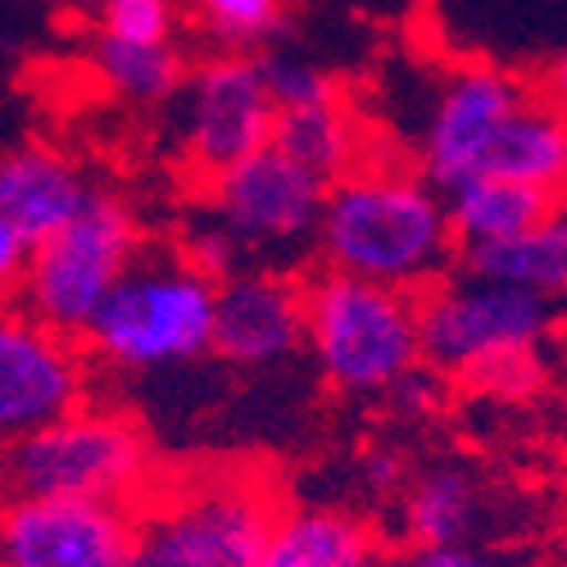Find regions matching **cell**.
Here are the masks:
<instances>
[{
  "label": "cell",
  "instance_id": "obj_1",
  "mask_svg": "<svg viewBox=\"0 0 567 567\" xmlns=\"http://www.w3.org/2000/svg\"><path fill=\"white\" fill-rule=\"evenodd\" d=\"M318 268L422 296L458 268L445 196L413 159H368L327 186L313 231Z\"/></svg>",
  "mask_w": 567,
  "mask_h": 567
},
{
  "label": "cell",
  "instance_id": "obj_2",
  "mask_svg": "<svg viewBox=\"0 0 567 567\" xmlns=\"http://www.w3.org/2000/svg\"><path fill=\"white\" fill-rule=\"evenodd\" d=\"M218 281L177 241H146L82 332V354L114 372H159L214 346Z\"/></svg>",
  "mask_w": 567,
  "mask_h": 567
},
{
  "label": "cell",
  "instance_id": "obj_3",
  "mask_svg": "<svg viewBox=\"0 0 567 567\" xmlns=\"http://www.w3.org/2000/svg\"><path fill=\"white\" fill-rule=\"evenodd\" d=\"M159 486L146 427L105 404H82L51 427L0 445V504L10 499H101L141 508Z\"/></svg>",
  "mask_w": 567,
  "mask_h": 567
},
{
  "label": "cell",
  "instance_id": "obj_4",
  "mask_svg": "<svg viewBox=\"0 0 567 567\" xmlns=\"http://www.w3.org/2000/svg\"><path fill=\"white\" fill-rule=\"evenodd\" d=\"M277 513L268 472H186L136 508L132 567H259Z\"/></svg>",
  "mask_w": 567,
  "mask_h": 567
},
{
  "label": "cell",
  "instance_id": "obj_5",
  "mask_svg": "<svg viewBox=\"0 0 567 567\" xmlns=\"http://www.w3.org/2000/svg\"><path fill=\"white\" fill-rule=\"evenodd\" d=\"M305 281V350L341 395H382L422 363L417 296L313 268Z\"/></svg>",
  "mask_w": 567,
  "mask_h": 567
},
{
  "label": "cell",
  "instance_id": "obj_6",
  "mask_svg": "<svg viewBox=\"0 0 567 567\" xmlns=\"http://www.w3.org/2000/svg\"><path fill=\"white\" fill-rule=\"evenodd\" d=\"M146 241L151 236L136 205L123 192L96 186L73 223H64L51 241L32 246L19 281V309H28L51 332L82 341L86 322L96 318L114 281L132 268Z\"/></svg>",
  "mask_w": 567,
  "mask_h": 567
},
{
  "label": "cell",
  "instance_id": "obj_7",
  "mask_svg": "<svg viewBox=\"0 0 567 567\" xmlns=\"http://www.w3.org/2000/svg\"><path fill=\"white\" fill-rule=\"evenodd\" d=\"M563 322V305H549L523 287L472 277L463 268L445 272L417 296V346L422 363L458 382L472 368L499 354L540 350Z\"/></svg>",
  "mask_w": 567,
  "mask_h": 567
},
{
  "label": "cell",
  "instance_id": "obj_8",
  "mask_svg": "<svg viewBox=\"0 0 567 567\" xmlns=\"http://www.w3.org/2000/svg\"><path fill=\"white\" fill-rule=\"evenodd\" d=\"M327 200V182L291 164L281 151L264 146L259 155L231 164L214 177H200V209L236 241L259 255H291L313 241Z\"/></svg>",
  "mask_w": 567,
  "mask_h": 567
},
{
  "label": "cell",
  "instance_id": "obj_9",
  "mask_svg": "<svg viewBox=\"0 0 567 567\" xmlns=\"http://www.w3.org/2000/svg\"><path fill=\"white\" fill-rule=\"evenodd\" d=\"M177 101V146L182 159L196 168V182L272 146L277 105L268 96L255 55L209 51L205 60L192 64Z\"/></svg>",
  "mask_w": 567,
  "mask_h": 567
},
{
  "label": "cell",
  "instance_id": "obj_10",
  "mask_svg": "<svg viewBox=\"0 0 567 567\" xmlns=\"http://www.w3.org/2000/svg\"><path fill=\"white\" fill-rule=\"evenodd\" d=\"M532 96H536L532 78L513 73V69H499L486 60L450 69L432 110H427V127H422L413 168L427 177L441 196H450L454 186H463L472 177H482L495 136Z\"/></svg>",
  "mask_w": 567,
  "mask_h": 567
},
{
  "label": "cell",
  "instance_id": "obj_11",
  "mask_svg": "<svg viewBox=\"0 0 567 567\" xmlns=\"http://www.w3.org/2000/svg\"><path fill=\"white\" fill-rule=\"evenodd\" d=\"M91 395L78 341L51 332L19 305H0V445L51 427Z\"/></svg>",
  "mask_w": 567,
  "mask_h": 567
},
{
  "label": "cell",
  "instance_id": "obj_12",
  "mask_svg": "<svg viewBox=\"0 0 567 567\" xmlns=\"http://www.w3.org/2000/svg\"><path fill=\"white\" fill-rule=\"evenodd\" d=\"M136 508L101 499L0 504V567H132Z\"/></svg>",
  "mask_w": 567,
  "mask_h": 567
},
{
  "label": "cell",
  "instance_id": "obj_13",
  "mask_svg": "<svg viewBox=\"0 0 567 567\" xmlns=\"http://www.w3.org/2000/svg\"><path fill=\"white\" fill-rule=\"evenodd\" d=\"M231 368H272L305 350V281L287 268H246L218 281L214 346Z\"/></svg>",
  "mask_w": 567,
  "mask_h": 567
},
{
  "label": "cell",
  "instance_id": "obj_14",
  "mask_svg": "<svg viewBox=\"0 0 567 567\" xmlns=\"http://www.w3.org/2000/svg\"><path fill=\"white\" fill-rule=\"evenodd\" d=\"M96 192V182L82 173V164L45 141L0 151V214L14 223L28 246H41L82 214V205Z\"/></svg>",
  "mask_w": 567,
  "mask_h": 567
},
{
  "label": "cell",
  "instance_id": "obj_15",
  "mask_svg": "<svg viewBox=\"0 0 567 567\" xmlns=\"http://www.w3.org/2000/svg\"><path fill=\"white\" fill-rule=\"evenodd\" d=\"M259 567H391V558L346 508H281Z\"/></svg>",
  "mask_w": 567,
  "mask_h": 567
},
{
  "label": "cell",
  "instance_id": "obj_16",
  "mask_svg": "<svg viewBox=\"0 0 567 567\" xmlns=\"http://www.w3.org/2000/svg\"><path fill=\"white\" fill-rule=\"evenodd\" d=\"M554 205H558L554 196L536 192V186H523V182H508V177H472L445 196L458 255L513 241V236L532 231Z\"/></svg>",
  "mask_w": 567,
  "mask_h": 567
},
{
  "label": "cell",
  "instance_id": "obj_17",
  "mask_svg": "<svg viewBox=\"0 0 567 567\" xmlns=\"http://www.w3.org/2000/svg\"><path fill=\"white\" fill-rule=\"evenodd\" d=\"M458 268L504 287H523L549 305H567V200H558L532 231L491 250L458 255Z\"/></svg>",
  "mask_w": 567,
  "mask_h": 567
},
{
  "label": "cell",
  "instance_id": "obj_18",
  "mask_svg": "<svg viewBox=\"0 0 567 567\" xmlns=\"http://www.w3.org/2000/svg\"><path fill=\"white\" fill-rule=\"evenodd\" d=\"M482 177H508L567 200V114L532 96L495 136Z\"/></svg>",
  "mask_w": 567,
  "mask_h": 567
},
{
  "label": "cell",
  "instance_id": "obj_19",
  "mask_svg": "<svg viewBox=\"0 0 567 567\" xmlns=\"http://www.w3.org/2000/svg\"><path fill=\"white\" fill-rule=\"evenodd\" d=\"M272 151H281L291 164H300L327 186L368 159L363 123L346 105V96L327 105H309V110H281L272 123Z\"/></svg>",
  "mask_w": 567,
  "mask_h": 567
},
{
  "label": "cell",
  "instance_id": "obj_20",
  "mask_svg": "<svg viewBox=\"0 0 567 567\" xmlns=\"http://www.w3.org/2000/svg\"><path fill=\"white\" fill-rule=\"evenodd\" d=\"M91 73L127 105H168L186 86L192 55L182 41H118L91 32Z\"/></svg>",
  "mask_w": 567,
  "mask_h": 567
},
{
  "label": "cell",
  "instance_id": "obj_21",
  "mask_svg": "<svg viewBox=\"0 0 567 567\" xmlns=\"http://www.w3.org/2000/svg\"><path fill=\"white\" fill-rule=\"evenodd\" d=\"M477 513V482L463 467H432L404 486V532L413 545H463Z\"/></svg>",
  "mask_w": 567,
  "mask_h": 567
},
{
  "label": "cell",
  "instance_id": "obj_22",
  "mask_svg": "<svg viewBox=\"0 0 567 567\" xmlns=\"http://www.w3.org/2000/svg\"><path fill=\"white\" fill-rule=\"evenodd\" d=\"M192 23L218 55H264L291 32V0H192Z\"/></svg>",
  "mask_w": 567,
  "mask_h": 567
},
{
  "label": "cell",
  "instance_id": "obj_23",
  "mask_svg": "<svg viewBox=\"0 0 567 567\" xmlns=\"http://www.w3.org/2000/svg\"><path fill=\"white\" fill-rule=\"evenodd\" d=\"M259 73L268 96L281 110H309V105H327V101H341V82L327 73L322 64L291 55V51H264L259 55Z\"/></svg>",
  "mask_w": 567,
  "mask_h": 567
},
{
  "label": "cell",
  "instance_id": "obj_24",
  "mask_svg": "<svg viewBox=\"0 0 567 567\" xmlns=\"http://www.w3.org/2000/svg\"><path fill=\"white\" fill-rule=\"evenodd\" d=\"M91 23L101 37L118 41H177L182 6L177 0H91Z\"/></svg>",
  "mask_w": 567,
  "mask_h": 567
},
{
  "label": "cell",
  "instance_id": "obj_25",
  "mask_svg": "<svg viewBox=\"0 0 567 567\" xmlns=\"http://www.w3.org/2000/svg\"><path fill=\"white\" fill-rule=\"evenodd\" d=\"M467 391L477 395H499V400H527L540 382H545V354L540 350H517V354H499L482 368H472L467 377H458Z\"/></svg>",
  "mask_w": 567,
  "mask_h": 567
},
{
  "label": "cell",
  "instance_id": "obj_26",
  "mask_svg": "<svg viewBox=\"0 0 567 567\" xmlns=\"http://www.w3.org/2000/svg\"><path fill=\"white\" fill-rule=\"evenodd\" d=\"M182 250H186V259H192L200 272H209L214 281H227V277H236V272H246V268H255V259H250V250L236 241V236L227 231V227H218L214 218H205V223H196L192 231L177 241Z\"/></svg>",
  "mask_w": 567,
  "mask_h": 567
},
{
  "label": "cell",
  "instance_id": "obj_27",
  "mask_svg": "<svg viewBox=\"0 0 567 567\" xmlns=\"http://www.w3.org/2000/svg\"><path fill=\"white\" fill-rule=\"evenodd\" d=\"M386 395L395 400V409H400L404 417L422 422V417H436V413L445 409V400H450V377H441V372L427 368V363H413Z\"/></svg>",
  "mask_w": 567,
  "mask_h": 567
},
{
  "label": "cell",
  "instance_id": "obj_28",
  "mask_svg": "<svg viewBox=\"0 0 567 567\" xmlns=\"http://www.w3.org/2000/svg\"><path fill=\"white\" fill-rule=\"evenodd\" d=\"M359 482H363V491H372V495H400V491L409 486V463H404L395 450H372V454H363V463H359Z\"/></svg>",
  "mask_w": 567,
  "mask_h": 567
},
{
  "label": "cell",
  "instance_id": "obj_29",
  "mask_svg": "<svg viewBox=\"0 0 567 567\" xmlns=\"http://www.w3.org/2000/svg\"><path fill=\"white\" fill-rule=\"evenodd\" d=\"M391 567H499V563L477 549H463V545H413Z\"/></svg>",
  "mask_w": 567,
  "mask_h": 567
},
{
  "label": "cell",
  "instance_id": "obj_30",
  "mask_svg": "<svg viewBox=\"0 0 567 567\" xmlns=\"http://www.w3.org/2000/svg\"><path fill=\"white\" fill-rule=\"evenodd\" d=\"M28 255H32V246L14 231V223L0 214V296H6V291H19L23 268H28Z\"/></svg>",
  "mask_w": 567,
  "mask_h": 567
},
{
  "label": "cell",
  "instance_id": "obj_31",
  "mask_svg": "<svg viewBox=\"0 0 567 567\" xmlns=\"http://www.w3.org/2000/svg\"><path fill=\"white\" fill-rule=\"evenodd\" d=\"M532 91L545 101V105H554V110H563L567 114V51L563 55H554L545 69H540V78L532 82Z\"/></svg>",
  "mask_w": 567,
  "mask_h": 567
},
{
  "label": "cell",
  "instance_id": "obj_32",
  "mask_svg": "<svg viewBox=\"0 0 567 567\" xmlns=\"http://www.w3.org/2000/svg\"><path fill=\"white\" fill-rule=\"evenodd\" d=\"M45 6H73V0H45Z\"/></svg>",
  "mask_w": 567,
  "mask_h": 567
}]
</instances>
